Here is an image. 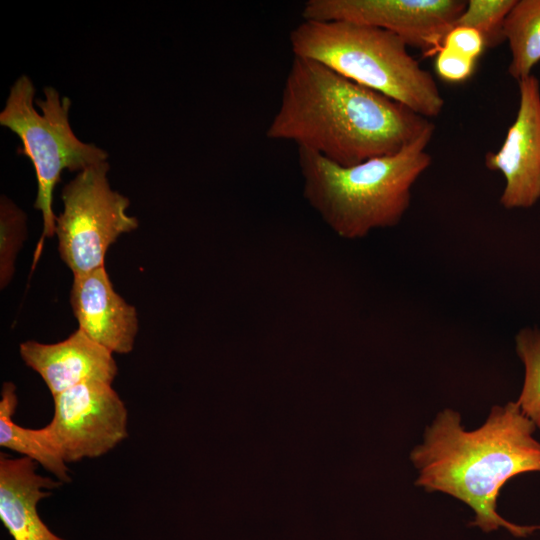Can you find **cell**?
I'll return each instance as SVG.
<instances>
[{
  "label": "cell",
  "mask_w": 540,
  "mask_h": 540,
  "mask_svg": "<svg viewBox=\"0 0 540 540\" xmlns=\"http://www.w3.org/2000/svg\"><path fill=\"white\" fill-rule=\"evenodd\" d=\"M511 61L508 72L520 81L540 62V0H516L503 26Z\"/></svg>",
  "instance_id": "14"
},
{
  "label": "cell",
  "mask_w": 540,
  "mask_h": 540,
  "mask_svg": "<svg viewBox=\"0 0 540 540\" xmlns=\"http://www.w3.org/2000/svg\"><path fill=\"white\" fill-rule=\"evenodd\" d=\"M44 99H36L41 109L34 108L35 87L27 75L19 76L10 88L0 112V125L10 129L21 140L17 153L33 164L37 179L34 208L40 210L43 231L34 253L35 266L46 238L55 235L56 215L53 192L63 170L82 171L107 161L108 153L95 144L84 143L74 133L69 121L71 100L61 97L51 86L44 88Z\"/></svg>",
  "instance_id": "5"
},
{
  "label": "cell",
  "mask_w": 540,
  "mask_h": 540,
  "mask_svg": "<svg viewBox=\"0 0 540 540\" xmlns=\"http://www.w3.org/2000/svg\"><path fill=\"white\" fill-rule=\"evenodd\" d=\"M19 353L25 364L39 374L52 396L85 382L112 384L118 373L113 353L80 329L57 343L24 341Z\"/></svg>",
  "instance_id": "11"
},
{
  "label": "cell",
  "mask_w": 540,
  "mask_h": 540,
  "mask_svg": "<svg viewBox=\"0 0 540 540\" xmlns=\"http://www.w3.org/2000/svg\"><path fill=\"white\" fill-rule=\"evenodd\" d=\"M431 129L430 119L389 97L293 56L266 135L353 166L395 154Z\"/></svg>",
  "instance_id": "1"
},
{
  "label": "cell",
  "mask_w": 540,
  "mask_h": 540,
  "mask_svg": "<svg viewBox=\"0 0 540 540\" xmlns=\"http://www.w3.org/2000/svg\"><path fill=\"white\" fill-rule=\"evenodd\" d=\"M25 236V213L2 195L0 202V285L2 289L13 277L15 258Z\"/></svg>",
  "instance_id": "17"
},
{
  "label": "cell",
  "mask_w": 540,
  "mask_h": 540,
  "mask_svg": "<svg viewBox=\"0 0 540 540\" xmlns=\"http://www.w3.org/2000/svg\"><path fill=\"white\" fill-rule=\"evenodd\" d=\"M515 341L517 355L525 369L523 387L516 402L540 430V329L523 328Z\"/></svg>",
  "instance_id": "15"
},
{
  "label": "cell",
  "mask_w": 540,
  "mask_h": 540,
  "mask_svg": "<svg viewBox=\"0 0 540 540\" xmlns=\"http://www.w3.org/2000/svg\"><path fill=\"white\" fill-rule=\"evenodd\" d=\"M535 425L516 401L493 406L486 421L468 431L452 409L441 411L424 432L410 459L419 472L415 485L446 493L475 512L470 526L484 532L505 528L517 537L536 526L511 523L497 512L504 484L519 474L540 472V442Z\"/></svg>",
  "instance_id": "2"
},
{
  "label": "cell",
  "mask_w": 540,
  "mask_h": 540,
  "mask_svg": "<svg viewBox=\"0 0 540 540\" xmlns=\"http://www.w3.org/2000/svg\"><path fill=\"white\" fill-rule=\"evenodd\" d=\"M17 403L15 385L12 382L3 383L0 400V446L32 459L62 483L70 482L66 462L58 453L45 427L25 428L13 421Z\"/></svg>",
  "instance_id": "13"
},
{
  "label": "cell",
  "mask_w": 540,
  "mask_h": 540,
  "mask_svg": "<svg viewBox=\"0 0 540 540\" xmlns=\"http://www.w3.org/2000/svg\"><path fill=\"white\" fill-rule=\"evenodd\" d=\"M516 0H469L454 26L470 27L481 33L486 47L504 40L505 19Z\"/></svg>",
  "instance_id": "16"
},
{
  "label": "cell",
  "mask_w": 540,
  "mask_h": 540,
  "mask_svg": "<svg viewBox=\"0 0 540 540\" xmlns=\"http://www.w3.org/2000/svg\"><path fill=\"white\" fill-rule=\"evenodd\" d=\"M519 106L498 151L485 165L505 179L500 197L506 209L529 208L540 199V84L533 74L518 81Z\"/></svg>",
  "instance_id": "9"
},
{
  "label": "cell",
  "mask_w": 540,
  "mask_h": 540,
  "mask_svg": "<svg viewBox=\"0 0 540 540\" xmlns=\"http://www.w3.org/2000/svg\"><path fill=\"white\" fill-rule=\"evenodd\" d=\"M428 130L399 152L353 166H340L298 149L303 195L340 237L358 239L371 230L397 225L407 211L411 188L429 168Z\"/></svg>",
  "instance_id": "3"
},
{
  "label": "cell",
  "mask_w": 540,
  "mask_h": 540,
  "mask_svg": "<svg viewBox=\"0 0 540 540\" xmlns=\"http://www.w3.org/2000/svg\"><path fill=\"white\" fill-rule=\"evenodd\" d=\"M293 56L319 62L428 119L445 100L431 73L385 29L350 21L303 20L289 35Z\"/></svg>",
  "instance_id": "4"
},
{
  "label": "cell",
  "mask_w": 540,
  "mask_h": 540,
  "mask_svg": "<svg viewBox=\"0 0 540 540\" xmlns=\"http://www.w3.org/2000/svg\"><path fill=\"white\" fill-rule=\"evenodd\" d=\"M30 458L0 456V520L13 540H65L40 518L37 505L62 485L36 472Z\"/></svg>",
  "instance_id": "12"
},
{
  "label": "cell",
  "mask_w": 540,
  "mask_h": 540,
  "mask_svg": "<svg viewBox=\"0 0 540 540\" xmlns=\"http://www.w3.org/2000/svg\"><path fill=\"white\" fill-rule=\"evenodd\" d=\"M73 276L69 299L78 329L113 354L130 353L139 328L137 311L114 290L105 266Z\"/></svg>",
  "instance_id": "10"
},
{
  "label": "cell",
  "mask_w": 540,
  "mask_h": 540,
  "mask_svg": "<svg viewBox=\"0 0 540 540\" xmlns=\"http://www.w3.org/2000/svg\"><path fill=\"white\" fill-rule=\"evenodd\" d=\"M45 426L66 463L100 457L128 436V412L111 384L90 381L56 396Z\"/></svg>",
  "instance_id": "7"
},
{
  "label": "cell",
  "mask_w": 540,
  "mask_h": 540,
  "mask_svg": "<svg viewBox=\"0 0 540 540\" xmlns=\"http://www.w3.org/2000/svg\"><path fill=\"white\" fill-rule=\"evenodd\" d=\"M475 62L469 57L441 47L436 53L435 71L446 82L461 83L471 77Z\"/></svg>",
  "instance_id": "18"
},
{
  "label": "cell",
  "mask_w": 540,
  "mask_h": 540,
  "mask_svg": "<svg viewBox=\"0 0 540 540\" xmlns=\"http://www.w3.org/2000/svg\"><path fill=\"white\" fill-rule=\"evenodd\" d=\"M473 60H477L486 47L480 32L465 26H453L445 35L442 46Z\"/></svg>",
  "instance_id": "19"
},
{
  "label": "cell",
  "mask_w": 540,
  "mask_h": 540,
  "mask_svg": "<svg viewBox=\"0 0 540 540\" xmlns=\"http://www.w3.org/2000/svg\"><path fill=\"white\" fill-rule=\"evenodd\" d=\"M108 171L107 161L92 165L63 187L64 210L56 217L55 235L73 275L104 266L109 247L138 227V219L127 214L129 199L111 188Z\"/></svg>",
  "instance_id": "6"
},
{
  "label": "cell",
  "mask_w": 540,
  "mask_h": 540,
  "mask_svg": "<svg viewBox=\"0 0 540 540\" xmlns=\"http://www.w3.org/2000/svg\"><path fill=\"white\" fill-rule=\"evenodd\" d=\"M536 527H537V529H540V525H538V526H536Z\"/></svg>",
  "instance_id": "20"
},
{
  "label": "cell",
  "mask_w": 540,
  "mask_h": 540,
  "mask_svg": "<svg viewBox=\"0 0 540 540\" xmlns=\"http://www.w3.org/2000/svg\"><path fill=\"white\" fill-rule=\"evenodd\" d=\"M465 6L462 0H308L302 18L376 26L396 34L407 46L436 55Z\"/></svg>",
  "instance_id": "8"
}]
</instances>
